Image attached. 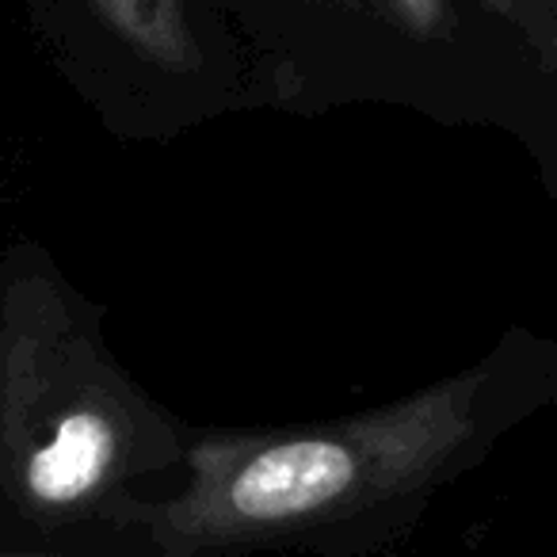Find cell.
<instances>
[{"instance_id":"1","label":"cell","mask_w":557,"mask_h":557,"mask_svg":"<svg viewBox=\"0 0 557 557\" xmlns=\"http://www.w3.org/2000/svg\"><path fill=\"white\" fill-rule=\"evenodd\" d=\"M481 386L485 371H470L325 424L195 435L180 485L126 527L157 557L333 539L420 496L458 462L478 435Z\"/></svg>"},{"instance_id":"2","label":"cell","mask_w":557,"mask_h":557,"mask_svg":"<svg viewBox=\"0 0 557 557\" xmlns=\"http://www.w3.org/2000/svg\"><path fill=\"white\" fill-rule=\"evenodd\" d=\"M180 428L126 379L47 271L0 295V485L39 523L123 519L184 473Z\"/></svg>"},{"instance_id":"3","label":"cell","mask_w":557,"mask_h":557,"mask_svg":"<svg viewBox=\"0 0 557 557\" xmlns=\"http://www.w3.org/2000/svg\"><path fill=\"white\" fill-rule=\"evenodd\" d=\"M92 9L146 62L169 73H187L199 65L187 0H92Z\"/></svg>"},{"instance_id":"4","label":"cell","mask_w":557,"mask_h":557,"mask_svg":"<svg viewBox=\"0 0 557 557\" xmlns=\"http://www.w3.org/2000/svg\"><path fill=\"white\" fill-rule=\"evenodd\" d=\"M389 16L417 39H428L443 27L447 20V0H386Z\"/></svg>"},{"instance_id":"5","label":"cell","mask_w":557,"mask_h":557,"mask_svg":"<svg viewBox=\"0 0 557 557\" xmlns=\"http://www.w3.org/2000/svg\"><path fill=\"white\" fill-rule=\"evenodd\" d=\"M0 557H32V554H0Z\"/></svg>"}]
</instances>
